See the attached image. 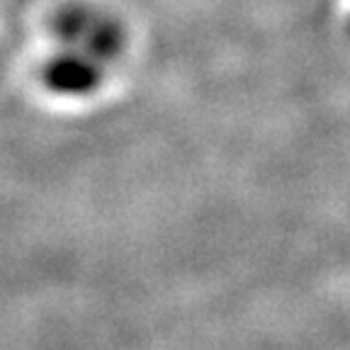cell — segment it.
Returning a JSON list of instances; mask_svg holds the SVG:
<instances>
[{
	"label": "cell",
	"mask_w": 350,
	"mask_h": 350,
	"mask_svg": "<svg viewBox=\"0 0 350 350\" xmlns=\"http://www.w3.org/2000/svg\"><path fill=\"white\" fill-rule=\"evenodd\" d=\"M105 81V68L93 61L59 49L49 56L42 68V83L54 95L64 98H85L95 93Z\"/></svg>",
	"instance_id": "2"
},
{
	"label": "cell",
	"mask_w": 350,
	"mask_h": 350,
	"mask_svg": "<svg viewBox=\"0 0 350 350\" xmlns=\"http://www.w3.org/2000/svg\"><path fill=\"white\" fill-rule=\"evenodd\" d=\"M51 29L59 49L93 61L105 71L120 59L126 42L120 22L88 3H71L61 8L51 22Z\"/></svg>",
	"instance_id": "1"
}]
</instances>
